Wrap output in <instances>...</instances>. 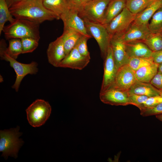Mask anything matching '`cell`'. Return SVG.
<instances>
[{
  "mask_svg": "<svg viewBox=\"0 0 162 162\" xmlns=\"http://www.w3.org/2000/svg\"><path fill=\"white\" fill-rule=\"evenodd\" d=\"M26 0H23L22 1H26ZM22 2V1H21Z\"/></svg>",
  "mask_w": 162,
  "mask_h": 162,
  "instance_id": "7bdbcfd3",
  "label": "cell"
},
{
  "mask_svg": "<svg viewBox=\"0 0 162 162\" xmlns=\"http://www.w3.org/2000/svg\"><path fill=\"white\" fill-rule=\"evenodd\" d=\"M104 59V75L100 92L113 87L118 70L110 45Z\"/></svg>",
  "mask_w": 162,
  "mask_h": 162,
  "instance_id": "30bf717a",
  "label": "cell"
},
{
  "mask_svg": "<svg viewBox=\"0 0 162 162\" xmlns=\"http://www.w3.org/2000/svg\"><path fill=\"white\" fill-rule=\"evenodd\" d=\"M150 82L157 88L162 89V73L158 71Z\"/></svg>",
  "mask_w": 162,
  "mask_h": 162,
  "instance_id": "d590c367",
  "label": "cell"
},
{
  "mask_svg": "<svg viewBox=\"0 0 162 162\" xmlns=\"http://www.w3.org/2000/svg\"><path fill=\"white\" fill-rule=\"evenodd\" d=\"M20 128L0 131V152L2 156L6 159L8 156L16 158L19 150L23 141L19 139L22 133L19 132Z\"/></svg>",
  "mask_w": 162,
  "mask_h": 162,
  "instance_id": "3957f363",
  "label": "cell"
},
{
  "mask_svg": "<svg viewBox=\"0 0 162 162\" xmlns=\"http://www.w3.org/2000/svg\"><path fill=\"white\" fill-rule=\"evenodd\" d=\"M137 14L132 13L126 7L118 15L104 26L110 37L115 34L124 33L134 21Z\"/></svg>",
  "mask_w": 162,
  "mask_h": 162,
  "instance_id": "ba28073f",
  "label": "cell"
},
{
  "mask_svg": "<svg viewBox=\"0 0 162 162\" xmlns=\"http://www.w3.org/2000/svg\"><path fill=\"white\" fill-rule=\"evenodd\" d=\"M89 38L84 35H82L78 40L75 46L81 55L91 58L87 44V40Z\"/></svg>",
  "mask_w": 162,
  "mask_h": 162,
  "instance_id": "4dcf8cb0",
  "label": "cell"
},
{
  "mask_svg": "<svg viewBox=\"0 0 162 162\" xmlns=\"http://www.w3.org/2000/svg\"><path fill=\"white\" fill-rule=\"evenodd\" d=\"M75 29L69 28H64L62 37L64 48L66 56L75 46L78 40L82 35Z\"/></svg>",
  "mask_w": 162,
  "mask_h": 162,
  "instance_id": "44dd1931",
  "label": "cell"
},
{
  "mask_svg": "<svg viewBox=\"0 0 162 162\" xmlns=\"http://www.w3.org/2000/svg\"><path fill=\"white\" fill-rule=\"evenodd\" d=\"M83 19L88 33L97 41L101 56L104 59L110 46L111 38L105 26L100 23L92 22L86 19Z\"/></svg>",
  "mask_w": 162,
  "mask_h": 162,
  "instance_id": "8992f818",
  "label": "cell"
},
{
  "mask_svg": "<svg viewBox=\"0 0 162 162\" xmlns=\"http://www.w3.org/2000/svg\"><path fill=\"white\" fill-rule=\"evenodd\" d=\"M151 33L148 24H139L132 23L128 29L122 35L124 42L142 41Z\"/></svg>",
  "mask_w": 162,
  "mask_h": 162,
  "instance_id": "2e32d148",
  "label": "cell"
},
{
  "mask_svg": "<svg viewBox=\"0 0 162 162\" xmlns=\"http://www.w3.org/2000/svg\"><path fill=\"white\" fill-rule=\"evenodd\" d=\"M136 80L135 71L128 64H125L118 69L113 87L128 91Z\"/></svg>",
  "mask_w": 162,
  "mask_h": 162,
  "instance_id": "7c38bea8",
  "label": "cell"
},
{
  "mask_svg": "<svg viewBox=\"0 0 162 162\" xmlns=\"http://www.w3.org/2000/svg\"><path fill=\"white\" fill-rule=\"evenodd\" d=\"M141 41L152 52L162 50V33H151L145 39Z\"/></svg>",
  "mask_w": 162,
  "mask_h": 162,
  "instance_id": "cb8c5ba5",
  "label": "cell"
},
{
  "mask_svg": "<svg viewBox=\"0 0 162 162\" xmlns=\"http://www.w3.org/2000/svg\"><path fill=\"white\" fill-rule=\"evenodd\" d=\"M129 97L131 103V105L139 108L148 97L143 95L136 94L129 92Z\"/></svg>",
  "mask_w": 162,
  "mask_h": 162,
  "instance_id": "d6a6232c",
  "label": "cell"
},
{
  "mask_svg": "<svg viewBox=\"0 0 162 162\" xmlns=\"http://www.w3.org/2000/svg\"><path fill=\"white\" fill-rule=\"evenodd\" d=\"M111 0H90L79 11L82 19L101 24L106 7Z\"/></svg>",
  "mask_w": 162,
  "mask_h": 162,
  "instance_id": "52a82bcc",
  "label": "cell"
},
{
  "mask_svg": "<svg viewBox=\"0 0 162 162\" xmlns=\"http://www.w3.org/2000/svg\"><path fill=\"white\" fill-rule=\"evenodd\" d=\"M126 0H111L105 10L101 24L105 25L118 15L126 7Z\"/></svg>",
  "mask_w": 162,
  "mask_h": 162,
  "instance_id": "d6986e66",
  "label": "cell"
},
{
  "mask_svg": "<svg viewBox=\"0 0 162 162\" xmlns=\"http://www.w3.org/2000/svg\"><path fill=\"white\" fill-rule=\"evenodd\" d=\"M128 92L148 97L160 96L161 94L160 90L150 82H142L137 80L129 88Z\"/></svg>",
  "mask_w": 162,
  "mask_h": 162,
  "instance_id": "ac0fdd59",
  "label": "cell"
},
{
  "mask_svg": "<svg viewBox=\"0 0 162 162\" xmlns=\"http://www.w3.org/2000/svg\"><path fill=\"white\" fill-rule=\"evenodd\" d=\"M160 92H161V93H162V89L160 90Z\"/></svg>",
  "mask_w": 162,
  "mask_h": 162,
  "instance_id": "60d3db41",
  "label": "cell"
},
{
  "mask_svg": "<svg viewBox=\"0 0 162 162\" xmlns=\"http://www.w3.org/2000/svg\"><path fill=\"white\" fill-rule=\"evenodd\" d=\"M154 0H126V7L132 13L138 14L151 4Z\"/></svg>",
  "mask_w": 162,
  "mask_h": 162,
  "instance_id": "484cf974",
  "label": "cell"
},
{
  "mask_svg": "<svg viewBox=\"0 0 162 162\" xmlns=\"http://www.w3.org/2000/svg\"><path fill=\"white\" fill-rule=\"evenodd\" d=\"M154 63L151 57L149 58L132 57L129 58L128 64L136 71L143 67Z\"/></svg>",
  "mask_w": 162,
  "mask_h": 162,
  "instance_id": "f1b7e54d",
  "label": "cell"
},
{
  "mask_svg": "<svg viewBox=\"0 0 162 162\" xmlns=\"http://www.w3.org/2000/svg\"><path fill=\"white\" fill-rule=\"evenodd\" d=\"M70 9L78 12L90 0H67Z\"/></svg>",
  "mask_w": 162,
  "mask_h": 162,
  "instance_id": "e575fe53",
  "label": "cell"
},
{
  "mask_svg": "<svg viewBox=\"0 0 162 162\" xmlns=\"http://www.w3.org/2000/svg\"><path fill=\"white\" fill-rule=\"evenodd\" d=\"M128 91L113 87L100 92L99 98L104 104L115 106L131 105L129 97Z\"/></svg>",
  "mask_w": 162,
  "mask_h": 162,
  "instance_id": "9c48e42d",
  "label": "cell"
},
{
  "mask_svg": "<svg viewBox=\"0 0 162 162\" xmlns=\"http://www.w3.org/2000/svg\"><path fill=\"white\" fill-rule=\"evenodd\" d=\"M64 24V28H69L79 32L90 38L92 36L88 32L83 20L79 15L78 12L70 9L60 16Z\"/></svg>",
  "mask_w": 162,
  "mask_h": 162,
  "instance_id": "5bb4252c",
  "label": "cell"
},
{
  "mask_svg": "<svg viewBox=\"0 0 162 162\" xmlns=\"http://www.w3.org/2000/svg\"><path fill=\"white\" fill-rule=\"evenodd\" d=\"M13 16L40 24L46 21L60 19L57 15L47 9L42 0H27L22 1L9 8Z\"/></svg>",
  "mask_w": 162,
  "mask_h": 162,
  "instance_id": "6da1fadb",
  "label": "cell"
},
{
  "mask_svg": "<svg viewBox=\"0 0 162 162\" xmlns=\"http://www.w3.org/2000/svg\"><path fill=\"white\" fill-rule=\"evenodd\" d=\"M9 46L6 52L11 57L16 59L22 53V46L21 39L12 38L9 40Z\"/></svg>",
  "mask_w": 162,
  "mask_h": 162,
  "instance_id": "4316f807",
  "label": "cell"
},
{
  "mask_svg": "<svg viewBox=\"0 0 162 162\" xmlns=\"http://www.w3.org/2000/svg\"><path fill=\"white\" fill-rule=\"evenodd\" d=\"M158 64L154 63L143 67L135 71L137 80L144 82H150L158 72Z\"/></svg>",
  "mask_w": 162,
  "mask_h": 162,
  "instance_id": "603a6c76",
  "label": "cell"
},
{
  "mask_svg": "<svg viewBox=\"0 0 162 162\" xmlns=\"http://www.w3.org/2000/svg\"><path fill=\"white\" fill-rule=\"evenodd\" d=\"M122 34H114L111 37L110 40V45L117 69L128 64L129 59L125 50V43L122 37Z\"/></svg>",
  "mask_w": 162,
  "mask_h": 162,
  "instance_id": "8fae6325",
  "label": "cell"
},
{
  "mask_svg": "<svg viewBox=\"0 0 162 162\" xmlns=\"http://www.w3.org/2000/svg\"><path fill=\"white\" fill-rule=\"evenodd\" d=\"M150 23L148 24L152 33H162V7L153 15Z\"/></svg>",
  "mask_w": 162,
  "mask_h": 162,
  "instance_id": "83f0119b",
  "label": "cell"
},
{
  "mask_svg": "<svg viewBox=\"0 0 162 162\" xmlns=\"http://www.w3.org/2000/svg\"><path fill=\"white\" fill-rule=\"evenodd\" d=\"M158 71L162 73V63L158 64Z\"/></svg>",
  "mask_w": 162,
  "mask_h": 162,
  "instance_id": "ab89813d",
  "label": "cell"
},
{
  "mask_svg": "<svg viewBox=\"0 0 162 162\" xmlns=\"http://www.w3.org/2000/svg\"><path fill=\"white\" fill-rule=\"evenodd\" d=\"M15 20L9 10L6 0H0V34L3 32L6 22L9 21L11 23Z\"/></svg>",
  "mask_w": 162,
  "mask_h": 162,
  "instance_id": "d4e9b609",
  "label": "cell"
},
{
  "mask_svg": "<svg viewBox=\"0 0 162 162\" xmlns=\"http://www.w3.org/2000/svg\"><path fill=\"white\" fill-rule=\"evenodd\" d=\"M27 119L32 126L37 127L44 124L50 116L51 107L49 103L38 99L26 109Z\"/></svg>",
  "mask_w": 162,
  "mask_h": 162,
  "instance_id": "277c9868",
  "label": "cell"
},
{
  "mask_svg": "<svg viewBox=\"0 0 162 162\" xmlns=\"http://www.w3.org/2000/svg\"><path fill=\"white\" fill-rule=\"evenodd\" d=\"M21 40L23 49L22 54L33 52L38 45L39 40L33 38L26 37Z\"/></svg>",
  "mask_w": 162,
  "mask_h": 162,
  "instance_id": "f546056e",
  "label": "cell"
},
{
  "mask_svg": "<svg viewBox=\"0 0 162 162\" xmlns=\"http://www.w3.org/2000/svg\"><path fill=\"white\" fill-rule=\"evenodd\" d=\"M155 116L157 119L162 122V114L156 115Z\"/></svg>",
  "mask_w": 162,
  "mask_h": 162,
  "instance_id": "f35d334b",
  "label": "cell"
},
{
  "mask_svg": "<svg viewBox=\"0 0 162 162\" xmlns=\"http://www.w3.org/2000/svg\"><path fill=\"white\" fill-rule=\"evenodd\" d=\"M6 50H0V57L1 59L9 62L10 66L14 70L16 79L12 88L18 92L21 82L25 76L28 74H36L38 72V64L35 62L28 64L20 62L8 55L6 52Z\"/></svg>",
  "mask_w": 162,
  "mask_h": 162,
  "instance_id": "5b68a950",
  "label": "cell"
},
{
  "mask_svg": "<svg viewBox=\"0 0 162 162\" xmlns=\"http://www.w3.org/2000/svg\"><path fill=\"white\" fill-rule=\"evenodd\" d=\"M90 59L81 55L75 46L61 62L58 67L80 70L87 66Z\"/></svg>",
  "mask_w": 162,
  "mask_h": 162,
  "instance_id": "4fadbf2b",
  "label": "cell"
},
{
  "mask_svg": "<svg viewBox=\"0 0 162 162\" xmlns=\"http://www.w3.org/2000/svg\"><path fill=\"white\" fill-rule=\"evenodd\" d=\"M124 43L125 50L129 58L151 57L152 51L142 41L136 40Z\"/></svg>",
  "mask_w": 162,
  "mask_h": 162,
  "instance_id": "e0dca14e",
  "label": "cell"
},
{
  "mask_svg": "<svg viewBox=\"0 0 162 162\" xmlns=\"http://www.w3.org/2000/svg\"><path fill=\"white\" fill-rule=\"evenodd\" d=\"M162 7V0H154L146 8L137 14L132 23L139 24H148L149 20L153 15Z\"/></svg>",
  "mask_w": 162,
  "mask_h": 162,
  "instance_id": "ffe728a7",
  "label": "cell"
},
{
  "mask_svg": "<svg viewBox=\"0 0 162 162\" xmlns=\"http://www.w3.org/2000/svg\"><path fill=\"white\" fill-rule=\"evenodd\" d=\"M23 0H6L8 6L10 8L13 6L19 3Z\"/></svg>",
  "mask_w": 162,
  "mask_h": 162,
  "instance_id": "74e56055",
  "label": "cell"
},
{
  "mask_svg": "<svg viewBox=\"0 0 162 162\" xmlns=\"http://www.w3.org/2000/svg\"><path fill=\"white\" fill-rule=\"evenodd\" d=\"M160 96H161V97L162 98V93H161Z\"/></svg>",
  "mask_w": 162,
  "mask_h": 162,
  "instance_id": "b9f144b4",
  "label": "cell"
},
{
  "mask_svg": "<svg viewBox=\"0 0 162 162\" xmlns=\"http://www.w3.org/2000/svg\"></svg>",
  "mask_w": 162,
  "mask_h": 162,
  "instance_id": "ee69618b",
  "label": "cell"
},
{
  "mask_svg": "<svg viewBox=\"0 0 162 162\" xmlns=\"http://www.w3.org/2000/svg\"><path fill=\"white\" fill-rule=\"evenodd\" d=\"M39 25L27 20L15 18L14 22L4 26L3 32L5 38L8 40L30 37L39 40Z\"/></svg>",
  "mask_w": 162,
  "mask_h": 162,
  "instance_id": "7a4b0ae2",
  "label": "cell"
},
{
  "mask_svg": "<svg viewBox=\"0 0 162 162\" xmlns=\"http://www.w3.org/2000/svg\"><path fill=\"white\" fill-rule=\"evenodd\" d=\"M162 102V98L160 96L148 97L139 108L140 110L142 108L153 107Z\"/></svg>",
  "mask_w": 162,
  "mask_h": 162,
  "instance_id": "836d02e7",
  "label": "cell"
},
{
  "mask_svg": "<svg viewBox=\"0 0 162 162\" xmlns=\"http://www.w3.org/2000/svg\"><path fill=\"white\" fill-rule=\"evenodd\" d=\"M42 2L47 9L57 15L60 18L61 16L70 9L67 0H42Z\"/></svg>",
  "mask_w": 162,
  "mask_h": 162,
  "instance_id": "7402d4cb",
  "label": "cell"
},
{
  "mask_svg": "<svg viewBox=\"0 0 162 162\" xmlns=\"http://www.w3.org/2000/svg\"><path fill=\"white\" fill-rule=\"evenodd\" d=\"M151 57L154 63L158 64L162 63V50L152 52Z\"/></svg>",
  "mask_w": 162,
  "mask_h": 162,
  "instance_id": "8d00e7d4",
  "label": "cell"
},
{
  "mask_svg": "<svg viewBox=\"0 0 162 162\" xmlns=\"http://www.w3.org/2000/svg\"><path fill=\"white\" fill-rule=\"evenodd\" d=\"M46 53L49 62L53 66L58 67L66 56L62 35L50 43Z\"/></svg>",
  "mask_w": 162,
  "mask_h": 162,
  "instance_id": "9a60e30c",
  "label": "cell"
},
{
  "mask_svg": "<svg viewBox=\"0 0 162 162\" xmlns=\"http://www.w3.org/2000/svg\"><path fill=\"white\" fill-rule=\"evenodd\" d=\"M140 110L141 115L143 116H156L162 114V102L153 107L142 108Z\"/></svg>",
  "mask_w": 162,
  "mask_h": 162,
  "instance_id": "1f68e13d",
  "label": "cell"
}]
</instances>
